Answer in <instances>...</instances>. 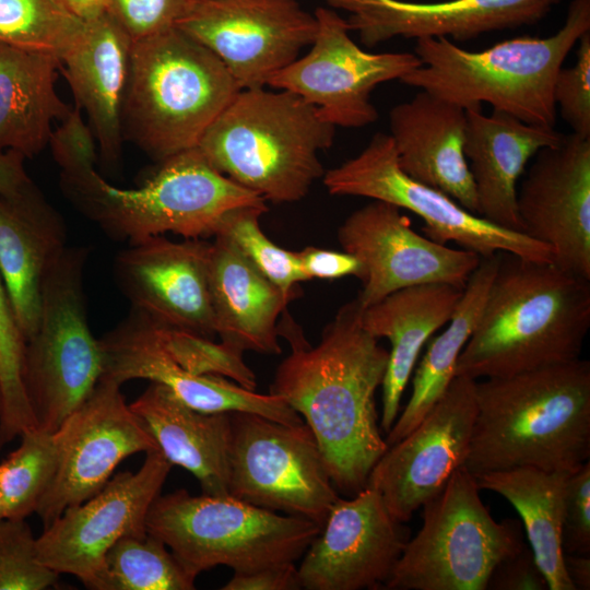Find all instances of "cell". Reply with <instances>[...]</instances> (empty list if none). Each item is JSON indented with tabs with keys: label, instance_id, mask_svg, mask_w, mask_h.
Masks as SVG:
<instances>
[{
	"label": "cell",
	"instance_id": "6da1fadb",
	"mask_svg": "<svg viewBox=\"0 0 590 590\" xmlns=\"http://www.w3.org/2000/svg\"><path fill=\"white\" fill-rule=\"evenodd\" d=\"M357 298L342 305L311 346L283 311L279 335L291 345L278 366L270 393L281 397L314 433L335 489L351 497L387 451L375 393L389 352L362 324Z\"/></svg>",
	"mask_w": 590,
	"mask_h": 590
},
{
	"label": "cell",
	"instance_id": "7a4b0ae2",
	"mask_svg": "<svg viewBox=\"0 0 590 590\" xmlns=\"http://www.w3.org/2000/svg\"><path fill=\"white\" fill-rule=\"evenodd\" d=\"M589 328L590 280L502 251L456 376L507 377L577 359Z\"/></svg>",
	"mask_w": 590,
	"mask_h": 590
},
{
	"label": "cell",
	"instance_id": "3957f363",
	"mask_svg": "<svg viewBox=\"0 0 590 590\" xmlns=\"http://www.w3.org/2000/svg\"><path fill=\"white\" fill-rule=\"evenodd\" d=\"M475 398L464 463L472 475L516 467L573 472L589 461V361L486 378Z\"/></svg>",
	"mask_w": 590,
	"mask_h": 590
},
{
	"label": "cell",
	"instance_id": "277c9868",
	"mask_svg": "<svg viewBox=\"0 0 590 590\" xmlns=\"http://www.w3.org/2000/svg\"><path fill=\"white\" fill-rule=\"evenodd\" d=\"M590 31V0H573L563 26L548 37H516L469 51L446 37L416 38L422 66L399 81L464 109L493 110L530 123L554 127V82L564 60Z\"/></svg>",
	"mask_w": 590,
	"mask_h": 590
},
{
	"label": "cell",
	"instance_id": "5b68a950",
	"mask_svg": "<svg viewBox=\"0 0 590 590\" xmlns=\"http://www.w3.org/2000/svg\"><path fill=\"white\" fill-rule=\"evenodd\" d=\"M334 134L335 127L300 96L246 88L236 93L197 148L239 186L284 203L305 198L323 176L318 154L333 144Z\"/></svg>",
	"mask_w": 590,
	"mask_h": 590
},
{
	"label": "cell",
	"instance_id": "8992f818",
	"mask_svg": "<svg viewBox=\"0 0 590 590\" xmlns=\"http://www.w3.org/2000/svg\"><path fill=\"white\" fill-rule=\"evenodd\" d=\"M239 90L223 62L176 26L132 40L123 140L161 162L197 148Z\"/></svg>",
	"mask_w": 590,
	"mask_h": 590
},
{
	"label": "cell",
	"instance_id": "52a82bcc",
	"mask_svg": "<svg viewBox=\"0 0 590 590\" xmlns=\"http://www.w3.org/2000/svg\"><path fill=\"white\" fill-rule=\"evenodd\" d=\"M62 189L75 206L109 237L135 244L174 233L185 239L213 237L225 213L266 200L217 172L198 148L162 162L140 188L121 189L91 167L61 174Z\"/></svg>",
	"mask_w": 590,
	"mask_h": 590
},
{
	"label": "cell",
	"instance_id": "ba28073f",
	"mask_svg": "<svg viewBox=\"0 0 590 590\" xmlns=\"http://www.w3.org/2000/svg\"><path fill=\"white\" fill-rule=\"evenodd\" d=\"M145 527L194 579L221 565L250 573L295 563L321 529L306 518L282 516L231 495L194 496L186 489L160 494Z\"/></svg>",
	"mask_w": 590,
	"mask_h": 590
},
{
	"label": "cell",
	"instance_id": "9c48e42d",
	"mask_svg": "<svg viewBox=\"0 0 590 590\" xmlns=\"http://www.w3.org/2000/svg\"><path fill=\"white\" fill-rule=\"evenodd\" d=\"M476 479L462 465L423 507V526L409 539L388 590H485L495 565L523 545L520 523L494 520Z\"/></svg>",
	"mask_w": 590,
	"mask_h": 590
},
{
	"label": "cell",
	"instance_id": "30bf717a",
	"mask_svg": "<svg viewBox=\"0 0 590 590\" xmlns=\"http://www.w3.org/2000/svg\"><path fill=\"white\" fill-rule=\"evenodd\" d=\"M84 247H68L42 285L40 318L26 341L22 381L35 427L54 433L91 393L104 371L99 340L86 317Z\"/></svg>",
	"mask_w": 590,
	"mask_h": 590
},
{
	"label": "cell",
	"instance_id": "8fae6325",
	"mask_svg": "<svg viewBox=\"0 0 590 590\" xmlns=\"http://www.w3.org/2000/svg\"><path fill=\"white\" fill-rule=\"evenodd\" d=\"M228 495L269 510L324 523L338 499L308 425L231 412Z\"/></svg>",
	"mask_w": 590,
	"mask_h": 590
},
{
	"label": "cell",
	"instance_id": "7c38bea8",
	"mask_svg": "<svg viewBox=\"0 0 590 590\" xmlns=\"http://www.w3.org/2000/svg\"><path fill=\"white\" fill-rule=\"evenodd\" d=\"M322 179L330 194L370 198L411 211L424 221V236L436 243L453 241L481 257L503 251L534 261L553 260L546 245L499 227L406 175L390 134L375 133L359 154L324 172Z\"/></svg>",
	"mask_w": 590,
	"mask_h": 590
},
{
	"label": "cell",
	"instance_id": "4fadbf2b",
	"mask_svg": "<svg viewBox=\"0 0 590 590\" xmlns=\"http://www.w3.org/2000/svg\"><path fill=\"white\" fill-rule=\"evenodd\" d=\"M175 26L210 49L240 90L266 87L317 33L296 0H190Z\"/></svg>",
	"mask_w": 590,
	"mask_h": 590
},
{
	"label": "cell",
	"instance_id": "5bb4252c",
	"mask_svg": "<svg viewBox=\"0 0 590 590\" xmlns=\"http://www.w3.org/2000/svg\"><path fill=\"white\" fill-rule=\"evenodd\" d=\"M317 33L309 51L272 76L268 86L292 92L314 105L331 125L363 128L378 119L373 90L422 66L411 52H368L350 37L334 10L314 12Z\"/></svg>",
	"mask_w": 590,
	"mask_h": 590
},
{
	"label": "cell",
	"instance_id": "9a60e30c",
	"mask_svg": "<svg viewBox=\"0 0 590 590\" xmlns=\"http://www.w3.org/2000/svg\"><path fill=\"white\" fill-rule=\"evenodd\" d=\"M119 385L102 376L85 400L54 436L58 450L55 476L35 514L44 528L69 507L95 495L126 458L160 450Z\"/></svg>",
	"mask_w": 590,
	"mask_h": 590
},
{
	"label": "cell",
	"instance_id": "2e32d148",
	"mask_svg": "<svg viewBox=\"0 0 590 590\" xmlns=\"http://www.w3.org/2000/svg\"><path fill=\"white\" fill-rule=\"evenodd\" d=\"M173 464L160 450L135 472L117 473L92 497L69 507L36 538L39 560L93 589L107 551L122 536L145 535L151 505Z\"/></svg>",
	"mask_w": 590,
	"mask_h": 590
},
{
	"label": "cell",
	"instance_id": "e0dca14e",
	"mask_svg": "<svg viewBox=\"0 0 590 590\" xmlns=\"http://www.w3.org/2000/svg\"><path fill=\"white\" fill-rule=\"evenodd\" d=\"M338 240L365 269L356 297L363 308L413 285L464 287L481 260L474 251L453 249L416 233L401 209L379 200L351 213L338 229Z\"/></svg>",
	"mask_w": 590,
	"mask_h": 590
},
{
	"label": "cell",
	"instance_id": "ac0fdd59",
	"mask_svg": "<svg viewBox=\"0 0 590 590\" xmlns=\"http://www.w3.org/2000/svg\"><path fill=\"white\" fill-rule=\"evenodd\" d=\"M475 385L456 376L423 420L374 465L366 486L380 493L398 521H409L464 465L476 414Z\"/></svg>",
	"mask_w": 590,
	"mask_h": 590
},
{
	"label": "cell",
	"instance_id": "d6986e66",
	"mask_svg": "<svg viewBox=\"0 0 590 590\" xmlns=\"http://www.w3.org/2000/svg\"><path fill=\"white\" fill-rule=\"evenodd\" d=\"M409 534L376 488L366 486L347 499L338 497L302 556L297 568L302 589L384 588Z\"/></svg>",
	"mask_w": 590,
	"mask_h": 590
},
{
	"label": "cell",
	"instance_id": "ffe728a7",
	"mask_svg": "<svg viewBox=\"0 0 590 590\" xmlns=\"http://www.w3.org/2000/svg\"><path fill=\"white\" fill-rule=\"evenodd\" d=\"M523 232L558 268L590 280V138L564 134L541 149L517 193Z\"/></svg>",
	"mask_w": 590,
	"mask_h": 590
},
{
	"label": "cell",
	"instance_id": "44dd1931",
	"mask_svg": "<svg viewBox=\"0 0 590 590\" xmlns=\"http://www.w3.org/2000/svg\"><path fill=\"white\" fill-rule=\"evenodd\" d=\"M210 247L201 238L173 241L157 235L119 252L115 276L133 311L160 327L212 339Z\"/></svg>",
	"mask_w": 590,
	"mask_h": 590
},
{
	"label": "cell",
	"instance_id": "7402d4cb",
	"mask_svg": "<svg viewBox=\"0 0 590 590\" xmlns=\"http://www.w3.org/2000/svg\"><path fill=\"white\" fill-rule=\"evenodd\" d=\"M99 343L102 376L119 385L146 379L163 385L181 402L201 412H249L284 424L304 423L279 396L245 389L225 377L188 371L165 349L156 326L135 311L99 339Z\"/></svg>",
	"mask_w": 590,
	"mask_h": 590
},
{
	"label": "cell",
	"instance_id": "603a6c76",
	"mask_svg": "<svg viewBox=\"0 0 590 590\" xmlns=\"http://www.w3.org/2000/svg\"><path fill=\"white\" fill-rule=\"evenodd\" d=\"M350 13L346 22L361 43L374 47L394 37H446L465 42L477 36L533 25L563 0H323Z\"/></svg>",
	"mask_w": 590,
	"mask_h": 590
},
{
	"label": "cell",
	"instance_id": "cb8c5ba5",
	"mask_svg": "<svg viewBox=\"0 0 590 590\" xmlns=\"http://www.w3.org/2000/svg\"><path fill=\"white\" fill-rule=\"evenodd\" d=\"M389 123L400 168L477 214L475 187L464 155L465 109L420 90L412 99L391 108Z\"/></svg>",
	"mask_w": 590,
	"mask_h": 590
},
{
	"label": "cell",
	"instance_id": "d4e9b609",
	"mask_svg": "<svg viewBox=\"0 0 590 590\" xmlns=\"http://www.w3.org/2000/svg\"><path fill=\"white\" fill-rule=\"evenodd\" d=\"M464 155L473 178L477 215L506 229L524 233L518 213L517 182L528 162L543 148L560 142L553 127L481 108L465 109Z\"/></svg>",
	"mask_w": 590,
	"mask_h": 590
},
{
	"label": "cell",
	"instance_id": "484cf974",
	"mask_svg": "<svg viewBox=\"0 0 590 590\" xmlns=\"http://www.w3.org/2000/svg\"><path fill=\"white\" fill-rule=\"evenodd\" d=\"M132 39L113 12L86 21L60 55V70L84 109L102 158L116 165L123 141L121 114Z\"/></svg>",
	"mask_w": 590,
	"mask_h": 590
},
{
	"label": "cell",
	"instance_id": "4316f807",
	"mask_svg": "<svg viewBox=\"0 0 590 590\" xmlns=\"http://www.w3.org/2000/svg\"><path fill=\"white\" fill-rule=\"evenodd\" d=\"M209 288L215 335L244 353L280 354L278 318L294 299L260 273L232 244L214 237Z\"/></svg>",
	"mask_w": 590,
	"mask_h": 590
},
{
	"label": "cell",
	"instance_id": "83f0119b",
	"mask_svg": "<svg viewBox=\"0 0 590 590\" xmlns=\"http://www.w3.org/2000/svg\"><path fill=\"white\" fill-rule=\"evenodd\" d=\"M464 287L426 283L398 290L363 308L362 324L375 338L391 344L382 387L380 428L394 424L402 393L420 351L428 338L451 318Z\"/></svg>",
	"mask_w": 590,
	"mask_h": 590
},
{
	"label": "cell",
	"instance_id": "f1b7e54d",
	"mask_svg": "<svg viewBox=\"0 0 590 590\" xmlns=\"http://www.w3.org/2000/svg\"><path fill=\"white\" fill-rule=\"evenodd\" d=\"M130 408L164 457L198 480L202 494L228 495L231 413L192 409L155 382H151Z\"/></svg>",
	"mask_w": 590,
	"mask_h": 590
},
{
	"label": "cell",
	"instance_id": "f546056e",
	"mask_svg": "<svg viewBox=\"0 0 590 590\" xmlns=\"http://www.w3.org/2000/svg\"><path fill=\"white\" fill-rule=\"evenodd\" d=\"M66 240L61 217L42 194L24 202L0 197V275L25 341L37 330L43 281Z\"/></svg>",
	"mask_w": 590,
	"mask_h": 590
},
{
	"label": "cell",
	"instance_id": "4dcf8cb0",
	"mask_svg": "<svg viewBox=\"0 0 590 590\" xmlns=\"http://www.w3.org/2000/svg\"><path fill=\"white\" fill-rule=\"evenodd\" d=\"M59 69L52 54L0 44V150L26 158L48 144L52 123L72 109L56 91Z\"/></svg>",
	"mask_w": 590,
	"mask_h": 590
},
{
	"label": "cell",
	"instance_id": "1f68e13d",
	"mask_svg": "<svg viewBox=\"0 0 590 590\" xmlns=\"http://www.w3.org/2000/svg\"><path fill=\"white\" fill-rule=\"evenodd\" d=\"M567 471L516 467L477 476L480 489L506 498L520 515L548 590H575L564 567L562 523Z\"/></svg>",
	"mask_w": 590,
	"mask_h": 590
},
{
	"label": "cell",
	"instance_id": "d6a6232c",
	"mask_svg": "<svg viewBox=\"0 0 590 590\" xmlns=\"http://www.w3.org/2000/svg\"><path fill=\"white\" fill-rule=\"evenodd\" d=\"M498 262L499 252L481 257L446 330L430 342L415 370L411 398L387 433L385 440L388 447L406 436L423 420L456 377L459 355L479 321Z\"/></svg>",
	"mask_w": 590,
	"mask_h": 590
},
{
	"label": "cell",
	"instance_id": "836d02e7",
	"mask_svg": "<svg viewBox=\"0 0 590 590\" xmlns=\"http://www.w3.org/2000/svg\"><path fill=\"white\" fill-rule=\"evenodd\" d=\"M189 575L157 538L126 535L106 553L93 590H191Z\"/></svg>",
	"mask_w": 590,
	"mask_h": 590
},
{
	"label": "cell",
	"instance_id": "e575fe53",
	"mask_svg": "<svg viewBox=\"0 0 590 590\" xmlns=\"http://www.w3.org/2000/svg\"><path fill=\"white\" fill-rule=\"evenodd\" d=\"M20 446L0 463V495L4 518L26 519L50 485L57 469L54 433L25 429Z\"/></svg>",
	"mask_w": 590,
	"mask_h": 590
},
{
	"label": "cell",
	"instance_id": "d590c367",
	"mask_svg": "<svg viewBox=\"0 0 590 590\" xmlns=\"http://www.w3.org/2000/svg\"><path fill=\"white\" fill-rule=\"evenodd\" d=\"M84 24L61 0H0V44L59 58Z\"/></svg>",
	"mask_w": 590,
	"mask_h": 590
},
{
	"label": "cell",
	"instance_id": "8d00e7d4",
	"mask_svg": "<svg viewBox=\"0 0 590 590\" xmlns=\"http://www.w3.org/2000/svg\"><path fill=\"white\" fill-rule=\"evenodd\" d=\"M267 211V204L235 208L223 215L213 237L227 240L267 279L296 297L298 284L307 279L297 251L281 248L262 232L259 219Z\"/></svg>",
	"mask_w": 590,
	"mask_h": 590
},
{
	"label": "cell",
	"instance_id": "74e56055",
	"mask_svg": "<svg viewBox=\"0 0 590 590\" xmlns=\"http://www.w3.org/2000/svg\"><path fill=\"white\" fill-rule=\"evenodd\" d=\"M25 344L0 275V450L25 429L35 427L22 381Z\"/></svg>",
	"mask_w": 590,
	"mask_h": 590
},
{
	"label": "cell",
	"instance_id": "f35d334b",
	"mask_svg": "<svg viewBox=\"0 0 590 590\" xmlns=\"http://www.w3.org/2000/svg\"><path fill=\"white\" fill-rule=\"evenodd\" d=\"M155 326L165 349L188 371L225 377L245 389H256V375L245 363L244 353L221 341L216 343L199 334Z\"/></svg>",
	"mask_w": 590,
	"mask_h": 590
},
{
	"label": "cell",
	"instance_id": "ab89813d",
	"mask_svg": "<svg viewBox=\"0 0 590 590\" xmlns=\"http://www.w3.org/2000/svg\"><path fill=\"white\" fill-rule=\"evenodd\" d=\"M59 576L39 560L25 519L0 521V590H44L58 585Z\"/></svg>",
	"mask_w": 590,
	"mask_h": 590
},
{
	"label": "cell",
	"instance_id": "60d3db41",
	"mask_svg": "<svg viewBox=\"0 0 590 590\" xmlns=\"http://www.w3.org/2000/svg\"><path fill=\"white\" fill-rule=\"evenodd\" d=\"M576 61L560 68L554 82V102L573 132L590 138V31L578 39Z\"/></svg>",
	"mask_w": 590,
	"mask_h": 590
},
{
	"label": "cell",
	"instance_id": "b9f144b4",
	"mask_svg": "<svg viewBox=\"0 0 590 590\" xmlns=\"http://www.w3.org/2000/svg\"><path fill=\"white\" fill-rule=\"evenodd\" d=\"M562 547L566 554H590V462L567 477L562 523Z\"/></svg>",
	"mask_w": 590,
	"mask_h": 590
},
{
	"label": "cell",
	"instance_id": "7bdbcfd3",
	"mask_svg": "<svg viewBox=\"0 0 590 590\" xmlns=\"http://www.w3.org/2000/svg\"><path fill=\"white\" fill-rule=\"evenodd\" d=\"M111 12L132 40L174 27L190 0H111Z\"/></svg>",
	"mask_w": 590,
	"mask_h": 590
},
{
	"label": "cell",
	"instance_id": "ee69618b",
	"mask_svg": "<svg viewBox=\"0 0 590 590\" xmlns=\"http://www.w3.org/2000/svg\"><path fill=\"white\" fill-rule=\"evenodd\" d=\"M48 144L61 174H71L95 167L96 144L92 129L82 118V109L75 104L69 115L52 130Z\"/></svg>",
	"mask_w": 590,
	"mask_h": 590
},
{
	"label": "cell",
	"instance_id": "f6af8a7d",
	"mask_svg": "<svg viewBox=\"0 0 590 590\" xmlns=\"http://www.w3.org/2000/svg\"><path fill=\"white\" fill-rule=\"evenodd\" d=\"M547 580L534 554L526 544L500 559L493 568L485 590H547Z\"/></svg>",
	"mask_w": 590,
	"mask_h": 590
},
{
	"label": "cell",
	"instance_id": "bcb514c9",
	"mask_svg": "<svg viewBox=\"0 0 590 590\" xmlns=\"http://www.w3.org/2000/svg\"><path fill=\"white\" fill-rule=\"evenodd\" d=\"M303 273L311 279L335 280L345 276L365 278L362 262L346 251L306 247L297 251Z\"/></svg>",
	"mask_w": 590,
	"mask_h": 590
},
{
	"label": "cell",
	"instance_id": "7dc6e473",
	"mask_svg": "<svg viewBox=\"0 0 590 590\" xmlns=\"http://www.w3.org/2000/svg\"><path fill=\"white\" fill-rule=\"evenodd\" d=\"M223 590H298L302 583L294 563L263 567L250 573H234Z\"/></svg>",
	"mask_w": 590,
	"mask_h": 590
},
{
	"label": "cell",
	"instance_id": "c3c4849f",
	"mask_svg": "<svg viewBox=\"0 0 590 590\" xmlns=\"http://www.w3.org/2000/svg\"><path fill=\"white\" fill-rule=\"evenodd\" d=\"M24 156L14 151L0 152V197L23 202L40 194L24 167Z\"/></svg>",
	"mask_w": 590,
	"mask_h": 590
},
{
	"label": "cell",
	"instance_id": "681fc988",
	"mask_svg": "<svg viewBox=\"0 0 590 590\" xmlns=\"http://www.w3.org/2000/svg\"><path fill=\"white\" fill-rule=\"evenodd\" d=\"M564 567L575 590L590 589V557L589 555L564 553Z\"/></svg>",
	"mask_w": 590,
	"mask_h": 590
},
{
	"label": "cell",
	"instance_id": "f907efd6",
	"mask_svg": "<svg viewBox=\"0 0 590 590\" xmlns=\"http://www.w3.org/2000/svg\"><path fill=\"white\" fill-rule=\"evenodd\" d=\"M80 20L86 22L111 12V0H61Z\"/></svg>",
	"mask_w": 590,
	"mask_h": 590
},
{
	"label": "cell",
	"instance_id": "816d5d0a",
	"mask_svg": "<svg viewBox=\"0 0 590 590\" xmlns=\"http://www.w3.org/2000/svg\"><path fill=\"white\" fill-rule=\"evenodd\" d=\"M4 518L3 516V508H2V502H1V495H0V521Z\"/></svg>",
	"mask_w": 590,
	"mask_h": 590
},
{
	"label": "cell",
	"instance_id": "f5cc1de1",
	"mask_svg": "<svg viewBox=\"0 0 590 590\" xmlns=\"http://www.w3.org/2000/svg\"><path fill=\"white\" fill-rule=\"evenodd\" d=\"M0 412H1V387H0Z\"/></svg>",
	"mask_w": 590,
	"mask_h": 590
}]
</instances>
